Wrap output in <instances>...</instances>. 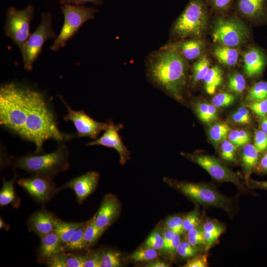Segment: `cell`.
<instances>
[{"label":"cell","mask_w":267,"mask_h":267,"mask_svg":"<svg viewBox=\"0 0 267 267\" xmlns=\"http://www.w3.org/2000/svg\"><path fill=\"white\" fill-rule=\"evenodd\" d=\"M163 47L177 50L187 60H197L204 55L205 44L202 39L187 38L169 42Z\"/></svg>","instance_id":"obj_20"},{"label":"cell","mask_w":267,"mask_h":267,"mask_svg":"<svg viewBox=\"0 0 267 267\" xmlns=\"http://www.w3.org/2000/svg\"><path fill=\"white\" fill-rule=\"evenodd\" d=\"M123 128V126L122 124H114L111 127L104 131L103 134L99 138L88 143L87 145H102L114 148L119 154L120 164L124 165L130 159V152L123 143L118 133Z\"/></svg>","instance_id":"obj_16"},{"label":"cell","mask_w":267,"mask_h":267,"mask_svg":"<svg viewBox=\"0 0 267 267\" xmlns=\"http://www.w3.org/2000/svg\"><path fill=\"white\" fill-rule=\"evenodd\" d=\"M84 222H66L58 219L56 222L54 231L64 245L67 243L77 229Z\"/></svg>","instance_id":"obj_27"},{"label":"cell","mask_w":267,"mask_h":267,"mask_svg":"<svg viewBox=\"0 0 267 267\" xmlns=\"http://www.w3.org/2000/svg\"><path fill=\"white\" fill-rule=\"evenodd\" d=\"M254 145L260 152L267 150V134L262 130L256 131Z\"/></svg>","instance_id":"obj_51"},{"label":"cell","mask_w":267,"mask_h":267,"mask_svg":"<svg viewBox=\"0 0 267 267\" xmlns=\"http://www.w3.org/2000/svg\"><path fill=\"white\" fill-rule=\"evenodd\" d=\"M246 186L251 189L267 190V181H257L249 178L245 182Z\"/></svg>","instance_id":"obj_54"},{"label":"cell","mask_w":267,"mask_h":267,"mask_svg":"<svg viewBox=\"0 0 267 267\" xmlns=\"http://www.w3.org/2000/svg\"><path fill=\"white\" fill-rule=\"evenodd\" d=\"M61 9L64 17V24L60 33L50 47L53 51L63 47L86 22L94 17L98 11L94 7L71 4H64Z\"/></svg>","instance_id":"obj_8"},{"label":"cell","mask_w":267,"mask_h":267,"mask_svg":"<svg viewBox=\"0 0 267 267\" xmlns=\"http://www.w3.org/2000/svg\"><path fill=\"white\" fill-rule=\"evenodd\" d=\"M30 89L13 82L0 87V125L18 135L25 123Z\"/></svg>","instance_id":"obj_3"},{"label":"cell","mask_w":267,"mask_h":267,"mask_svg":"<svg viewBox=\"0 0 267 267\" xmlns=\"http://www.w3.org/2000/svg\"><path fill=\"white\" fill-rule=\"evenodd\" d=\"M105 230L100 229L95 223L94 216L86 223L84 240L86 248L94 245L100 237Z\"/></svg>","instance_id":"obj_29"},{"label":"cell","mask_w":267,"mask_h":267,"mask_svg":"<svg viewBox=\"0 0 267 267\" xmlns=\"http://www.w3.org/2000/svg\"><path fill=\"white\" fill-rule=\"evenodd\" d=\"M202 223L206 243L205 252H208L219 241L225 227L219 221L209 217H205Z\"/></svg>","instance_id":"obj_22"},{"label":"cell","mask_w":267,"mask_h":267,"mask_svg":"<svg viewBox=\"0 0 267 267\" xmlns=\"http://www.w3.org/2000/svg\"><path fill=\"white\" fill-rule=\"evenodd\" d=\"M236 147L229 140L224 139L222 143L221 156L226 162L234 163L236 161Z\"/></svg>","instance_id":"obj_41"},{"label":"cell","mask_w":267,"mask_h":267,"mask_svg":"<svg viewBox=\"0 0 267 267\" xmlns=\"http://www.w3.org/2000/svg\"><path fill=\"white\" fill-rule=\"evenodd\" d=\"M41 17V24L30 35L21 51L24 68L28 71L32 70L45 41L54 38L56 36L52 28L51 14L43 13Z\"/></svg>","instance_id":"obj_10"},{"label":"cell","mask_w":267,"mask_h":267,"mask_svg":"<svg viewBox=\"0 0 267 267\" xmlns=\"http://www.w3.org/2000/svg\"><path fill=\"white\" fill-rule=\"evenodd\" d=\"M99 180V174L95 171L88 172L70 180L57 188V192L65 188L72 189L76 195L77 202L82 204L95 190Z\"/></svg>","instance_id":"obj_15"},{"label":"cell","mask_w":267,"mask_h":267,"mask_svg":"<svg viewBox=\"0 0 267 267\" xmlns=\"http://www.w3.org/2000/svg\"><path fill=\"white\" fill-rule=\"evenodd\" d=\"M267 98V82L260 81L255 83L248 90L246 99L251 102Z\"/></svg>","instance_id":"obj_34"},{"label":"cell","mask_w":267,"mask_h":267,"mask_svg":"<svg viewBox=\"0 0 267 267\" xmlns=\"http://www.w3.org/2000/svg\"><path fill=\"white\" fill-rule=\"evenodd\" d=\"M180 234H176L174 236L169 247L166 251L169 255L171 259L174 260L177 254V248L180 242Z\"/></svg>","instance_id":"obj_53"},{"label":"cell","mask_w":267,"mask_h":267,"mask_svg":"<svg viewBox=\"0 0 267 267\" xmlns=\"http://www.w3.org/2000/svg\"><path fill=\"white\" fill-rule=\"evenodd\" d=\"M164 181L198 203L206 206L220 208L230 213L233 211L231 198L221 193L212 185L202 183L178 181L167 178Z\"/></svg>","instance_id":"obj_7"},{"label":"cell","mask_w":267,"mask_h":267,"mask_svg":"<svg viewBox=\"0 0 267 267\" xmlns=\"http://www.w3.org/2000/svg\"><path fill=\"white\" fill-rule=\"evenodd\" d=\"M247 106L260 118L263 119L267 116V98L251 102Z\"/></svg>","instance_id":"obj_46"},{"label":"cell","mask_w":267,"mask_h":267,"mask_svg":"<svg viewBox=\"0 0 267 267\" xmlns=\"http://www.w3.org/2000/svg\"><path fill=\"white\" fill-rule=\"evenodd\" d=\"M145 64L147 77L154 85L176 100H182L188 64L179 52L162 46L149 54Z\"/></svg>","instance_id":"obj_1"},{"label":"cell","mask_w":267,"mask_h":267,"mask_svg":"<svg viewBox=\"0 0 267 267\" xmlns=\"http://www.w3.org/2000/svg\"><path fill=\"white\" fill-rule=\"evenodd\" d=\"M194 108L198 118L203 123H209L217 119V110L213 104L198 102L195 104Z\"/></svg>","instance_id":"obj_30"},{"label":"cell","mask_w":267,"mask_h":267,"mask_svg":"<svg viewBox=\"0 0 267 267\" xmlns=\"http://www.w3.org/2000/svg\"><path fill=\"white\" fill-rule=\"evenodd\" d=\"M18 135L33 142L36 153L43 151V143L47 139L63 141L72 137L58 128L54 114L44 95L31 88L25 123Z\"/></svg>","instance_id":"obj_2"},{"label":"cell","mask_w":267,"mask_h":267,"mask_svg":"<svg viewBox=\"0 0 267 267\" xmlns=\"http://www.w3.org/2000/svg\"><path fill=\"white\" fill-rule=\"evenodd\" d=\"M67 254L62 252L51 259L46 264L49 267H66Z\"/></svg>","instance_id":"obj_52"},{"label":"cell","mask_w":267,"mask_h":267,"mask_svg":"<svg viewBox=\"0 0 267 267\" xmlns=\"http://www.w3.org/2000/svg\"><path fill=\"white\" fill-rule=\"evenodd\" d=\"M9 228V226L6 224V223L3 221V219L0 218V228H4L6 229H8Z\"/></svg>","instance_id":"obj_60"},{"label":"cell","mask_w":267,"mask_h":267,"mask_svg":"<svg viewBox=\"0 0 267 267\" xmlns=\"http://www.w3.org/2000/svg\"><path fill=\"white\" fill-rule=\"evenodd\" d=\"M208 6L217 15H227L233 10L235 0H204Z\"/></svg>","instance_id":"obj_32"},{"label":"cell","mask_w":267,"mask_h":267,"mask_svg":"<svg viewBox=\"0 0 267 267\" xmlns=\"http://www.w3.org/2000/svg\"><path fill=\"white\" fill-rule=\"evenodd\" d=\"M17 178L15 175L9 180H3L2 188L0 191V206H6L11 204L13 207L18 208L20 205V200L17 196L14 187V183Z\"/></svg>","instance_id":"obj_25"},{"label":"cell","mask_w":267,"mask_h":267,"mask_svg":"<svg viewBox=\"0 0 267 267\" xmlns=\"http://www.w3.org/2000/svg\"><path fill=\"white\" fill-rule=\"evenodd\" d=\"M246 81L242 74L235 72L228 76L227 89L231 91L241 94L246 88Z\"/></svg>","instance_id":"obj_36"},{"label":"cell","mask_w":267,"mask_h":267,"mask_svg":"<svg viewBox=\"0 0 267 267\" xmlns=\"http://www.w3.org/2000/svg\"><path fill=\"white\" fill-rule=\"evenodd\" d=\"M236 97L231 93L221 92L213 97L212 100L213 104L217 107H224L231 105L235 101Z\"/></svg>","instance_id":"obj_45"},{"label":"cell","mask_w":267,"mask_h":267,"mask_svg":"<svg viewBox=\"0 0 267 267\" xmlns=\"http://www.w3.org/2000/svg\"><path fill=\"white\" fill-rule=\"evenodd\" d=\"M86 222H84L75 231L69 241L63 245L64 251L77 252L86 249L84 234Z\"/></svg>","instance_id":"obj_31"},{"label":"cell","mask_w":267,"mask_h":267,"mask_svg":"<svg viewBox=\"0 0 267 267\" xmlns=\"http://www.w3.org/2000/svg\"><path fill=\"white\" fill-rule=\"evenodd\" d=\"M58 220L53 213L42 208L30 216L27 222L28 228L29 231L40 237L53 231Z\"/></svg>","instance_id":"obj_19"},{"label":"cell","mask_w":267,"mask_h":267,"mask_svg":"<svg viewBox=\"0 0 267 267\" xmlns=\"http://www.w3.org/2000/svg\"><path fill=\"white\" fill-rule=\"evenodd\" d=\"M183 218L184 216L182 215L170 217L165 222L166 227L174 230L177 234L185 233L183 227Z\"/></svg>","instance_id":"obj_44"},{"label":"cell","mask_w":267,"mask_h":267,"mask_svg":"<svg viewBox=\"0 0 267 267\" xmlns=\"http://www.w3.org/2000/svg\"><path fill=\"white\" fill-rule=\"evenodd\" d=\"M209 11L204 0H189L174 23L171 35L174 39H202L209 26Z\"/></svg>","instance_id":"obj_4"},{"label":"cell","mask_w":267,"mask_h":267,"mask_svg":"<svg viewBox=\"0 0 267 267\" xmlns=\"http://www.w3.org/2000/svg\"><path fill=\"white\" fill-rule=\"evenodd\" d=\"M13 166L32 175H41L52 178L69 167V154L61 144L54 152L41 155H28L12 158Z\"/></svg>","instance_id":"obj_5"},{"label":"cell","mask_w":267,"mask_h":267,"mask_svg":"<svg viewBox=\"0 0 267 267\" xmlns=\"http://www.w3.org/2000/svg\"><path fill=\"white\" fill-rule=\"evenodd\" d=\"M176 233L174 230L166 227V229L163 233L164 241V250L166 251L169 247L174 236Z\"/></svg>","instance_id":"obj_56"},{"label":"cell","mask_w":267,"mask_h":267,"mask_svg":"<svg viewBox=\"0 0 267 267\" xmlns=\"http://www.w3.org/2000/svg\"><path fill=\"white\" fill-rule=\"evenodd\" d=\"M261 130L267 134V116L263 119L261 124Z\"/></svg>","instance_id":"obj_59"},{"label":"cell","mask_w":267,"mask_h":267,"mask_svg":"<svg viewBox=\"0 0 267 267\" xmlns=\"http://www.w3.org/2000/svg\"><path fill=\"white\" fill-rule=\"evenodd\" d=\"M260 152L254 144L244 145L241 152V160L245 175L246 181L249 178L252 171L256 168L259 160Z\"/></svg>","instance_id":"obj_23"},{"label":"cell","mask_w":267,"mask_h":267,"mask_svg":"<svg viewBox=\"0 0 267 267\" xmlns=\"http://www.w3.org/2000/svg\"><path fill=\"white\" fill-rule=\"evenodd\" d=\"M208 252H204L197 256L189 259L182 267H207L209 266L208 262Z\"/></svg>","instance_id":"obj_47"},{"label":"cell","mask_w":267,"mask_h":267,"mask_svg":"<svg viewBox=\"0 0 267 267\" xmlns=\"http://www.w3.org/2000/svg\"><path fill=\"white\" fill-rule=\"evenodd\" d=\"M255 169L259 173H267V151L259 159Z\"/></svg>","instance_id":"obj_57"},{"label":"cell","mask_w":267,"mask_h":267,"mask_svg":"<svg viewBox=\"0 0 267 267\" xmlns=\"http://www.w3.org/2000/svg\"><path fill=\"white\" fill-rule=\"evenodd\" d=\"M199 208L196 207L194 210L184 216L183 227L185 232L197 227L203 221Z\"/></svg>","instance_id":"obj_38"},{"label":"cell","mask_w":267,"mask_h":267,"mask_svg":"<svg viewBox=\"0 0 267 267\" xmlns=\"http://www.w3.org/2000/svg\"><path fill=\"white\" fill-rule=\"evenodd\" d=\"M210 60L207 55L198 58L191 66L192 81L194 84L203 80L210 68Z\"/></svg>","instance_id":"obj_28"},{"label":"cell","mask_w":267,"mask_h":267,"mask_svg":"<svg viewBox=\"0 0 267 267\" xmlns=\"http://www.w3.org/2000/svg\"><path fill=\"white\" fill-rule=\"evenodd\" d=\"M52 178L46 176L35 175L28 178L19 179L17 184L35 201L44 204L58 192Z\"/></svg>","instance_id":"obj_13"},{"label":"cell","mask_w":267,"mask_h":267,"mask_svg":"<svg viewBox=\"0 0 267 267\" xmlns=\"http://www.w3.org/2000/svg\"><path fill=\"white\" fill-rule=\"evenodd\" d=\"M67 109V114L63 118L65 121H71L74 124L79 137H89L97 139L100 132L111 127L114 123L97 121L88 115L83 110L75 111L62 99Z\"/></svg>","instance_id":"obj_12"},{"label":"cell","mask_w":267,"mask_h":267,"mask_svg":"<svg viewBox=\"0 0 267 267\" xmlns=\"http://www.w3.org/2000/svg\"><path fill=\"white\" fill-rule=\"evenodd\" d=\"M184 156L202 167L215 180L220 182H230L235 185L240 191H246L240 181L241 177L214 157L197 154H184Z\"/></svg>","instance_id":"obj_11"},{"label":"cell","mask_w":267,"mask_h":267,"mask_svg":"<svg viewBox=\"0 0 267 267\" xmlns=\"http://www.w3.org/2000/svg\"><path fill=\"white\" fill-rule=\"evenodd\" d=\"M243 70L248 78L262 75L267 65V53L264 49L256 45L250 46L243 54Z\"/></svg>","instance_id":"obj_17"},{"label":"cell","mask_w":267,"mask_h":267,"mask_svg":"<svg viewBox=\"0 0 267 267\" xmlns=\"http://www.w3.org/2000/svg\"><path fill=\"white\" fill-rule=\"evenodd\" d=\"M101 251V261L100 267L121 266L120 255L119 253L110 250H102Z\"/></svg>","instance_id":"obj_39"},{"label":"cell","mask_w":267,"mask_h":267,"mask_svg":"<svg viewBox=\"0 0 267 267\" xmlns=\"http://www.w3.org/2000/svg\"><path fill=\"white\" fill-rule=\"evenodd\" d=\"M203 251L192 246L186 239L181 241L177 250V254L184 259H191Z\"/></svg>","instance_id":"obj_40"},{"label":"cell","mask_w":267,"mask_h":267,"mask_svg":"<svg viewBox=\"0 0 267 267\" xmlns=\"http://www.w3.org/2000/svg\"><path fill=\"white\" fill-rule=\"evenodd\" d=\"M228 137L229 140L236 147H240L248 143L250 140L249 133L243 130L230 131Z\"/></svg>","instance_id":"obj_42"},{"label":"cell","mask_w":267,"mask_h":267,"mask_svg":"<svg viewBox=\"0 0 267 267\" xmlns=\"http://www.w3.org/2000/svg\"><path fill=\"white\" fill-rule=\"evenodd\" d=\"M234 14L255 25L267 23V0H235Z\"/></svg>","instance_id":"obj_14"},{"label":"cell","mask_w":267,"mask_h":267,"mask_svg":"<svg viewBox=\"0 0 267 267\" xmlns=\"http://www.w3.org/2000/svg\"><path fill=\"white\" fill-rule=\"evenodd\" d=\"M66 254V267H83L87 258V254L73 253Z\"/></svg>","instance_id":"obj_48"},{"label":"cell","mask_w":267,"mask_h":267,"mask_svg":"<svg viewBox=\"0 0 267 267\" xmlns=\"http://www.w3.org/2000/svg\"><path fill=\"white\" fill-rule=\"evenodd\" d=\"M211 35L216 44L236 48L247 43L252 38L249 26L235 14L217 15L214 20Z\"/></svg>","instance_id":"obj_6"},{"label":"cell","mask_w":267,"mask_h":267,"mask_svg":"<svg viewBox=\"0 0 267 267\" xmlns=\"http://www.w3.org/2000/svg\"><path fill=\"white\" fill-rule=\"evenodd\" d=\"M232 120L237 124H248L251 122V117L248 109L241 107L234 112L231 116Z\"/></svg>","instance_id":"obj_49"},{"label":"cell","mask_w":267,"mask_h":267,"mask_svg":"<svg viewBox=\"0 0 267 267\" xmlns=\"http://www.w3.org/2000/svg\"><path fill=\"white\" fill-rule=\"evenodd\" d=\"M101 251L97 250L87 253V258L83 267H100Z\"/></svg>","instance_id":"obj_50"},{"label":"cell","mask_w":267,"mask_h":267,"mask_svg":"<svg viewBox=\"0 0 267 267\" xmlns=\"http://www.w3.org/2000/svg\"><path fill=\"white\" fill-rule=\"evenodd\" d=\"M87 3L100 5L103 3V0H60V3L62 4L72 3L81 5Z\"/></svg>","instance_id":"obj_55"},{"label":"cell","mask_w":267,"mask_h":267,"mask_svg":"<svg viewBox=\"0 0 267 267\" xmlns=\"http://www.w3.org/2000/svg\"><path fill=\"white\" fill-rule=\"evenodd\" d=\"M212 53L222 65L233 67L238 63L239 54L236 48L216 44L212 48Z\"/></svg>","instance_id":"obj_24"},{"label":"cell","mask_w":267,"mask_h":267,"mask_svg":"<svg viewBox=\"0 0 267 267\" xmlns=\"http://www.w3.org/2000/svg\"><path fill=\"white\" fill-rule=\"evenodd\" d=\"M120 211V203L117 197L113 194H106L94 215L96 225L105 230L116 219Z\"/></svg>","instance_id":"obj_18"},{"label":"cell","mask_w":267,"mask_h":267,"mask_svg":"<svg viewBox=\"0 0 267 267\" xmlns=\"http://www.w3.org/2000/svg\"><path fill=\"white\" fill-rule=\"evenodd\" d=\"M164 241L163 235L156 230L152 231L146 239L144 247L156 250L163 249Z\"/></svg>","instance_id":"obj_43"},{"label":"cell","mask_w":267,"mask_h":267,"mask_svg":"<svg viewBox=\"0 0 267 267\" xmlns=\"http://www.w3.org/2000/svg\"><path fill=\"white\" fill-rule=\"evenodd\" d=\"M204 87L207 93L214 94L217 88L223 81V71L222 68L217 65L211 67L203 80Z\"/></svg>","instance_id":"obj_26"},{"label":"cell","mask_w":267,"mask_h":267,"mask_svg":"<svg viewBox=\"0 0 267 267\" xmlns=\"http://www.w3.org/2000/svg\"><path fill=\"white\" fill-rule=\"evenodd\" d=\"M202 222L196 228L187 232L185 239L194 247L205 252L206 243Z\"/></svg>","instance_id":"obj_33"},{"label":"cell","mask_w":267,"mask_h":267,"mask_svg":"<svg viewBox=\"0 0 267 267\" xmlns=\"http://www.w3.org/2000/svg\"><path fill=\"white\" fill-rule=\"evenodd\" d=\"M158 253L157 250L150 248L144 247L136 250L129 257L132 261L135 262H141L150 261L157 259Z\"/></svg>","instance_id":"obj_37"},{"label":"cell","mask_w":267,"mask_h":267,"mask_svg":"<svg viewBox=\"0 0 267 267\" xmlns=\"http://www.w3.org/2000/svg\"><path fill=\"white\" fill-rule=\"evenodd\" d=\"M65 252L63 244L54 231L40 236V244L37 250V262L46 264L56 255Z\"/></svg>","instance_id":"obj_21"},{"label":"cell","mask_w":267,"mask_h":267,"mask_svg":"<svg viewBox=\"0 0 267 267\" xmlns=\"http://www.w3.org/2000/svg\"><path fill=\"white\" fill-rule=\"evenodd\" d=\"M230 132L229 126L224 123H217L209 129V134L211 140L216 144L222 142Z\"/></svg>","instance_id":"obj_35"},{"label":"cell","mask_w":267,"mask_h":267,"mask_svg":"<svg viewBox=\"0 0 267 267\" xmlns=\"http://www.w3.org/2000/svg\"><path fill=\"white\" fill-rule=\"evenodd\" d=\"M34 12V9L31 5L22 10H17L14 7H11L7 10L4 27L5 34L12 40L21 51L31 35L30 25Z\"/></svg>","instance_id":"obj_9"},{"label":"cell","mask_w":267,"mask_h":267,"mask_svg":"<svg viewBox=\"0 0 267 267\" xmlns=\"http://www.w3.org/2000/svg\"><path fill=\"white\" fill-rule=\"evenodd\" d=\"M169 266L167 263L157 259L149 261L145 265L146 267H168Z\"/></svg>","instance_id":"obj_58"}]
</instances>
